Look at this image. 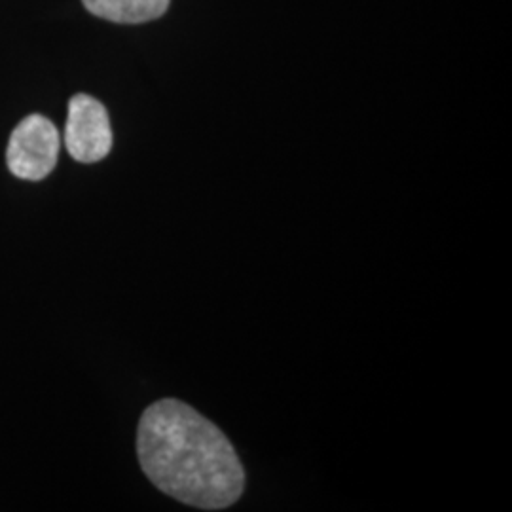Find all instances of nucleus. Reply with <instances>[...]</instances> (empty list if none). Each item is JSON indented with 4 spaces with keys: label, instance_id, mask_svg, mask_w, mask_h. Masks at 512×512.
<instances>
[{
    "label": "nucleus",
    "instance_id": "f257e3e1",
    "mask_svg": "<svg viewBox=\"0 0 512 512\" xmlns=\"http://www.w3.org/2000/svg\"><path fill=\"white\" fill-rule=\"evenodd\" d=\"M137 456L160 492L202 511L228 509L245 488L232 442L213 421L177 399H162L143 412Z\"/></svg>",
    "mask_w": 512,
    "mask_h": 512
},
{
    "label": "nucleus",
    "instance_id": "f03ea898",
    "mask_svg": "<svg viewBox=\"0 0 512 512\" xmlns=\"http://www.w3.org/2000/svg\"><path fill=\"white\" fill-rule=\"evenodd\" d=\"M59 148L61 137L54 122L42 114H31L12 131L6 164L14 177L38 183L54 171Z\"/></svg>",
    "mask_w": 512,
    "mask_h": 512
},
{
    "label": "nucleus",
    "instance_id": "7ed1b4c3",
    "mask_svg": "<svg viewBox=\"0 0 512 512\" xmlns=\"http://www.w3.org/2000/svg\"><path fill=\"white\" fill-rule=\"evenodd\" d=\"M65 147L80 164H95L109 156L112 148L109 112L92 95L78 93L69 101Z\"/></svg>",
    "mask_w": 512,
    "mask_h": 512
},
{
    "label": "nucleus",
    "instance_id": "20e7f679",
    "mask_svg": "<svg viewBox=\"0 0 512 512\" xmlns=\"http://www.w3.org/2000/svg\"><path fill=\"white\" fill-rule=\"evenodd\" d=\"M97 18L114 23H145L164 16L169 0H82Z\"/></svg>",
    "mask_w": 512,
    "mask_h": 512
}]
</instances>
